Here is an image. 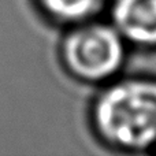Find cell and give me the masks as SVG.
Listing matches in <instances>:
<instances>
[{
  "label": "cell",
  "mask_w": 156,
  "mask_h": 156,
  "mask_svg": "<svg viewBox=\"0 0 156 156\" xmlns=\"http://www.w3.org/2000/svg\"><path fill=\"white\" fill-rule=\"evenodd\" d=\"M97 134L110 147L144 151L156 145V80L129 78L110 85L93 107Z\"/></svg>",
  "instance_id": "6da1fadb"
},
{
  "label": "cell",
  "mask_w": 156,
  "mask_h": 156,
  "mask_svg": "<svg viewBox=\"0 0 156 156\" xmlns=\"http://www.w3.org/2000/svg\"><path fill=\"white\" fill-rule=\"evenodd\" d=\"M48 15L65 23H80L93 16L103 0H38Z\"/></svg>",
  "instance_id": "277c9868"
},
{
  "label": "cell",
  "mask_w": 156,
  "mask_h": 156,
  "mask_svg": "<svg viewBox=\"0 0 156 156\" xmlns=\"http://www.w3.org/2000/svg\"><path fill=\"white\" fill-rule=\"evenodd\" d=\"M67 69L80 80L100 82L123 65L125 40L114 26L88 23L74 29L63 43Z\"/></svg>",
  "instance_id": "7a4b0ae2"
},
{
  "label": "cell",
  "mask_w": 156,
  "mask_h": 156,
  "mask_svg": "<svg viewBox=\"0 0 156 156\" xmlns=\"http://www.w3.org/2000/svg\"><path fill=\"white\" fill-rule=\"evenodd\" d=\"M112 26L126 43L156 48V0H114Z\"/></svg>",
  "instance_id": "3957f363"
}]
</instances>
